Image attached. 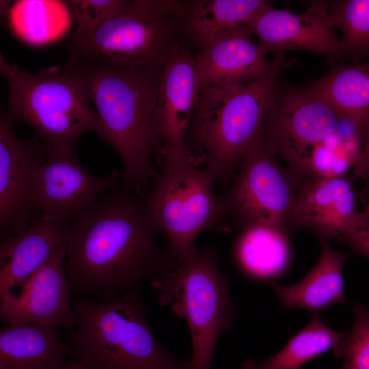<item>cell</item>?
I'll return each instance as SVG.
<instances>
[{"mask_svg":"<svg viewBox=\"0 0 369 369\" xmlns=\"http://www.w3.org/2000/svg\"><path fill=\"white\" fill-rule=\"evenodd\" d=\"M64 269L71 293L116 299L177 267L180 258L161 248L144 200L111 189L68 219Z\"/></svg>","mask_w":369,"mask_h":369,"instance_id":"cell-1","label":"cell"},{"mask_svg":"<svg viewBox=\"0 0 369 369\" xmlns=\"http://www.w3.org/2000/svg\"><path fill=\"white\" fill-rule=\"evenodd\" d=\"M90 98L102 122L100 139L110 144L123 165L124 186L137 195L159 174L152 159L163 147L159 88L164 66L115 68L79 64Z\"/></svg>","mask_w":369,"mask_h":369,"instance_id":"cell-2","label":"cell"},{"mask_svg":"<svg viewBox=\"0 0 369 369\" xmlns=\"http://www.w3.org/2000/svg\"><path fill=\"white\" fill-rule=\"evenodd\" d=\"M275 53L258 78L244 83L200 88L187 136L195 165L221 182L232 181L249 150L264 137V126L279 76L289 66Z\"/></svg>","mask_w":369,"mask_h":369,"instance_id":"cell-3","label":"cell"},{"mask_svg":"<svg viewBox=\"0 0 369 369\" xmlns=\"http://www.w3.org/2000/svg\"><path fill=\"white\" fill-rule=\"evenodd\" d=\"M69 330L73 360L92 369H187L160 344L148 323L139 287L109 301L82 296Z\"/></svg>","mask_w":369,"mask_h":369,"instance_id":"cell-4","label":"cell"},{"mask_svg":"<svg viewBox=\"0 0 369 369\" xmlns=\"http://www.w3.org/2000/svg\"><path fill=\"white\" fill-rule=\"evenodd\" d=\"M0 70L8 85V111L33 128L51 148L74 146L90 131L100 135L102 122L91 107L81 66L65 64L31 73L1 55Z\"/></svg>","mask_w":369,"mask_h":369,"instance_id":"cell-5","label":"cell"},{"mask_svg":"<svg viewBox=\"0 0 369 369\" xmlns=\"http://www.w3.org/2000/svg\"><path fill=\"white\" fill-rule=\"evenodd\" d=\"M150 284L159 291V302L172 303L174 312L188 324L193 353L187 369H210L217 338L230 329L236 313L229 279L217 265V250L197 249Z\"/></svg>","mask_w":369,"mask_h":369,"instance_id":"cell-6","label":"cell"},{"mask_svg":"<svg viewBox=\"0 0 369 369\" xmlns=\"http://www.w3.org/2000/svg\"><path fill=\"white\" fill-rule=\"evenodd\" d=\"M161 172L144 200L159 233L182 260L197 249L195 241L206 230L228 226L221 195L215 191L216 180L185 155L159 154Z\"/></svg>","mask_w":369,"mask_h":369,"instance_id":"cell-7","label":"cell"},{"mask_svg":"<svg viewBox=\"0 0 369 369\" xmlns=\"http://www.w3.org/2000/svg\"><path fill=\"white\" fill-rule=\"evenodd\" d=\"M182 20L127 13L85 34L67 40V66L96 64L115 68L164 66L176 47Z\"/></svg>","mask_w":369,"mask_h":369,"instance_id":"cell-8","label":"cell"},{"mask_svg":"<svg viewBox=\"0 0 369 369\" xmlns=\"http://www.w3.org/2000/svg\"><path fill=\"white\" fill-rule=\"evenodd\" d=\"M264 137L242 161L221 195L228 222L264 224L290 232L299 179L279 163Z\"/></svg>","mask_w":369,"mask_h":369,"instance_id":"cell-9","label":"cell"},{"mask_svg":"<svg viewBox=\"0 0 369 369\" xmlns=\"http://www.w3.org/2000/svg\"><path fill=\"white\" fill-rule=\"evenodd\" d=\"M340 118L310 85L282 92L276 86L264 126L265 141L300 178L311 152L336 131Z\"/></svg>","mask_w":369,"mask_h":369,"instance_id":"cell-10","label":"cell"},{"mask_svg":"<svg viewBox=\"0 0 369 369\" xmlns=\"http://www.w3.org/2000/svg\"><path fill=\"white\" fill-rule=\"evenodd\" d=\"M16 120L7 111L0 116V235L1 241L25 230L36 206L38 170L51 150L35 137L20 139Z\"/></svg>","mask_w":369,"mask_h":369,"instance_id":"cell-11","label":"cell"},{"mask_svg":"<svg viewBox=\"0 0 369 369\" xmlns=\"http://www.w3.org/2000/svg\"><path fill=\"white\" fill-rule=\"evenodd\" d=\"M67 241L58 245L46 262L20 286L0 295L1 321L31 323L72 329L78 323L70 301V284L64 269Z\"/></svg>","mask_w":369,"mask_h":369,"instance_id":"cell-12","label":"cell"},{"mask_svg":"<svg viewBox=\"0 0 369 369\" xmlns=\"http://www.w3.org/2000/svg\"><path fill=\"white\" fill-rule=\"evenodd\" d=\"M120 177L119 171L103 176L87 172L79 162L74 146L51 148L36 176L37 210L69 219L114 189Z\"/></svg>","mask_w":369,"mask_h":369,"instance_id":"cell-13","label":"cell"},{"mask_svg":"<svg viewBox=\"0 0 369 369\" xmlns=\"http://www.w3.org/2000/svg\"><path fill=\"white\" fill-rule=\"evenodd\" d=\"M331 5L312 2L303 13L269 6L247 25L268 53L304 50L320 53L330 63L342 57L340 39L329 20Z\"/></svg>","mask_w":369,"mask_h":369,"instance_id":"cell-14","label":"cell"},{"mask_svg":"<svg viewBox=\"0 0 369 369\" xmlns=\"http://www.w3.org/2000/svg\"><path fill=\"white\" fill-rule=\"evenodd\" d=\"M199 90L195 55L189 47L180 44L165 64L159 84V111L163 144L159 154L174 153L191 158L187 136Z\"/></svg>","mask_w":369,"mask_h":369,"instance_id":"cell-15","label":"cell"},{"mask_svg":"<svg viewBox=\"0 0 369 369\" xmlns=\"http://www.w3.org/2000/svg\"><path fill=\"white\" fill-rule=\"evenodd\" d=\"M359 211L351 179L299 180L292 215V228L305 227L318 238L343 237Z\"/></svg>","mask_w":369,"mask_h":369,"instance_id":"cell-16","label":"cell"},{"mask_svg":"<svg viewBox=\"0 0 369 369\" xmlns=\"http://www.w3.org/2000/svg\"><path fill=\"white\" fill-rule=\"evenodd\" d=\"M68 219L40 213L18 234L0 245V295L21 285L66 241Z\"/></svg>","mask_w":369,"mask_h":369,"instance_id":"cell-17","label":"cell"},{"mask_svg":"<svg viewBox=\"0 0 369 369\" xmlns=\"http://www.w3.org/2000/svg\"><path fill=\"white\" fill-rule=\"evenodd\" d=\"M252 36L242 25L200 50L195 55L200 88L247 83L262 74L269 63L267 53Z\"/></svg>","mask_w":369,"mask_h":369,"instance_id":"cell-18","label":"cell"},{"mask_svg":"<svg viewBox=\"0 0 369 369\" xmlns=\"http://www.w3.org/2000/svg\"><path fill=\"white\" fill-rule=\"evenodd\" d=\"M318 239L320 258L303 279L289 286L272 284L284 308L320 315L327 308L346 301L342 273L346 255L333 249L328 239Z\"/></svg>","mask_w":369,"mask_h":369,"instance_id":"cell-19","label":"cell"},{"mask_svg":"<svg viewBox=\"0 0 369 369\" xmlns=\"http://www.w3.org/2000/svg\"><path fill=\"white\" fill-rule=\"evenodd\" d=\"M290 232L269 225L241 227L233 258L241 273L257 283L275 284L287 271L292 258Z\"/></svg>","mask_w":369,"mask_h":369,"instance_id":"cell-20","label":"cell"},{"mask_svg":"<svg viewBox=\"0 0 369 369\" xmlns=\"http://www.w3.org/2000/svg\"><path fill=\"white\" fill-rule=\"evenodd\" d=\"M70 351L60 327L16 323L0 330V366L8 369H61Z\"/></svg>","mask_w":369,"mask_h":369,"instance_id":"cell-21","label":"cell"},{"mask_svg":"<svg viewBox=\"0 0 369 369\" xmlns=\"http://www.w3.org/2000/svg\"><path fill=\"white\" fill-rule=\"evenodd\" d=\"M271 5L265 0H195L189 1L182 28L191 42L202 50L242 25H247Z\"/></svg>","mask_w":369,"mask_h":369,"instance_id":"cell-22","label":"cell"},{"mask_svg":"<svg viewBox=\"0 0 369 369\" xmlns=\"http://www.w3.org/2000/svg\"><path fill=\"white\" fill-rule=\"evenodd\" d=\"M310 85L340 118L365 127L369 120V62L337 66Z\"/></svg>","mask_w":369,"mask_h":369,"instance_id":"cell-23","label":"cell"},{"mask_svg":"<svg viewBox=\"0 0 369 369\" xmlns=\"http://www.w3.org/2000/svg\"><path fill=\"white\" fill-rule=\"evenodd\" d=\"M345 332L336 331L314 314L303 329L294 334L278 353L262 362L245 361L241 369H300L304 364L334 348Z\"/></svg>","mask_w":369,"mask_h":369,"instance_id":"cell-24","label":"cell"},{"mask_svg":"<svg viewBox=\"0 0 369 369\" xmlns=\"http://www.w3.org/2000/svg\"><path fill=\"white\" fill-rule=\"evenodd\" d=\"M11 27L29 44H42L64 35L72 21L65 2L19 1L10 9Z\"/></svg>","mask_w":369,"mask_h":369,"instance_id":"cell-25","label":"cell"},{"mask_svg":"<svg viewBox=\"0 0 369 369\" xmlns=\"http://www.w3.org/2000/svg\"><path fill=\"white\" fill-rule=\"evenodd\" d=\"M363 148L362 140L336 128L311 152L300 179L333 178L346 175L357 163Z\"/></svg>","mask_w":369,"mask_h":369,"instance_id":"cell-26","label":"cell"},{"mask_svg":"<svg viewBox=\"0 0 369 369\" xmlns=\"http://www.w3.org/2000/svg\"><path fill=\"white\" fill-rule=\"evenodd\" d=\"M329 20L342 33V57L359 63L369 55V0H340L331 5Z\"/></svg>","mask_w":369,"mask_h":369,"instance_id":"cell-27","label":"cell"},{"mask_svg":"<svg viewBox=\"0 0 369 369\" xmlns=\"http://www.w3.org/2000/svg\"><path fill=\"white\" fill-rule=\"evenodd\" d=\"M351 305L353 326L333 348V355L344 359L340 369H369V308L356 303Z\"/></svg>","mask_w":369,"mask_h":369,"instance_id":"cell-28","label":"cell"},{"mask_svg":"<svg viewBox=\"0 0 369 369\" xmlns=\"http://www.w3.org/2000/svg\"><path fill=\"white\" fill-rule=\"evenodd\" d=\"M74 24V33L85 34L97 29L108 20L126 14L131 1L70 0L64 1Z\"/></svg>","mask_w":369,"mask_h":369,"instance_id":"cell-29","label":"cell"},{"mask_svg":"<svg viewBox=\"0 0 369 369\" xmlns=\"http://www.w3.org/2000/svg\"><path fill=\"white\" fill-rule=\"evenodd\" d=\"M363 195L366 200L364 209L357 213L349 230L340 239L349 245L353 254L369 258V187H366Z\"/></svg>","mask_w":369,"mask_h":369,"instance_id":"cell-30","label":"cell"},{"mask_svg":"<svg viewBox=\"0 0 369 369\" xmlns=\"http://www.w3.org/2000/svg\"><path fill=\"white\" fill-rule=\"evenodd\" d=\"M355 176L362 179L369 186V120L364 127V139L360 157L353 167Z\"/></svg>","mask_w":369,"mask_h":369,"instance_id":"cell-31","label":"cell"},{"mask_svg":"<svg viewBox=\"0 0 369 369\" xmlns=\"http://www.w3.org/2000/svg\"><path fill=\"white\" fill-rule=\"evenodd\" d=\"M61 369H92L81 362L71 360L68 361Z\"/></svg>","mask_w":369,"mask_h":369,"instance_id":"cell-32","label":"cell"},{"mask_svg":"<svg viewBox=\"0 0 369 369\" xmlns=\"http://www.w3.org/2000/svg\"><path fill=\"white\" fill-rule=\"evenodd\" d=\"M0 369H8V368H5V367H3V366H0Z\"/></svg>","mask_w":369,"mask_h":369,"instance_id":"cell-33","label":"cell"}]
</instances>
